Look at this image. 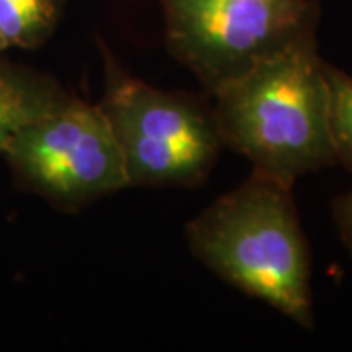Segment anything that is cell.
<instances>
[{
	"mask_svg": "<svg viewBox=\"0 0 352 352\" xmlns=\"http://www.w3.org/2000/svg\"><path fill=\"white\" fill-rule=\"evenodd\" d=\"M16 184L61 212H80L129 188L122 151L100 104L76 98L0 145Z\"/></svg>",
	"mask_w": 352,
	"mask_h": 352,
	"instance_id": "cell-4",
	"label": "cell"
},
{
	"mask_svg": "<svg viewBox=\"0 0 352 352\" xmlns=\"http://www.w3.org/2000/svg\"><path fill=\"white\" fill-rule=\"evenodd\" d=\"M329 126L337 163L352 173V76L327 65Z\"/></svg>",
	"mask_w": 352,
	"mask_h": 352,
	"instance_id": "cell-8",
	"label": "cell"
},
{
	"mask_svg": "<svg viewBox=\"0 0 352 352\" xmlns=\"http://www.w3.org/2000/svg\"><path fill=\"white\" fill-rule=\"evenodd\" d=\"M100 108L122 151L129 188H194L214 170L223 141L214 112L182 92H168L129 75L100 43Z\"/></svg>",
	"mask_w": 352,
	"mask_h": 352,
	"instance_id": "cell-3",
	"label": "cell"
},
{
	"mask_svg": "<svg viewBox=\"0 0 352 352\" xmlns=\"http://www.w3.org/2000/svg\"><path fill=\"white\" fill-rule=\"evenodd\" d=\"M65 0H0V34L8 50H39L55 34Z\"/></svg>",
	"mask_w": 352,
	"mask_h": 352,
	"instance_id": "cell-7",
	"label": "cell"
},
{
	"mask_svg": "<svg viewBox=\"0 0 352 352\" xmlns=\"http://www.w3.org/2000/svg\"><path fill=\"white\" fill-rule=\"evenodd\" d=\"M4 51H8V45H6V41H4L2 34H0V55H4Z\"/></svg>",
	"mask_w": 352,
	"mask_h": 352,
	"instance_id": "cell-10",
	"label": "cell"
},
{
	"mask_svg": "<svg viewBox=\"0 0 352 352\" xmlns=\"http://www.w3.org/2000/svg\"><path fill=\"white\" fill-rule=\"evenodd\" d=\"M170 55L212 94L252 67L314 36V0H163Z\"/></svg>",
	"mask_w": 352,
	"mask_h": 352,
	"instance_id": "cell-5",
	"label": "cell"
},
{
	"mask_svg": "<svg viewBox=\"0 0 352 352\" xmlns=\"http://www.w3.org/2000/svg\"><path fill=\"white\" fill-rule=\"evenodd\" d=\"M223 145L252 170L294 186L337 163L329 126L327 63L314 36L276 51L212 94Z\"/></svg>",
	"mask_w": 352,
	"mask_h": 352,
	"instance_id": "cell-1",
	"label": "cell"
},
{
	"mask_svg": "<svg viewBox=\"0 0 352 352\" xmlns=\"http://www.w3.org/2000/svg\"><path fill=\"white\" fill-rule=\"evenodd\" d=\"M71 96L55 76L6 61L0 55V145Z\"/></svg>",
	"mask_w": 352,
	"mask_h": 352,
	"instance_id": "cell-6",
	"label": "cell"
},
{
	"mask_svg": "<svg viewBox=\"0 0 352 352\" xmlns=\"http://www.w3.org/2000/svg\"><path fill=\"white\" fill-rule=\"evenodd\" d=\"M190 252L219 280L314 327L311 256L292 186L252 170L184 227Z\"/></svg>",
	"mask_w": 352,
	"mask_h": 352,
	"instance_id": "cell-2",
	"label": "cell"
},
{
	"mask_svg": "<svg viewBox=\"0 0 352 352\" xmlns=\"http://www.w3.org/2000/svg\"><path fill=\"white\" fill-rule=\"evenodd\" d=\"M333 212H335V223L339 227L340 239L352 252V188L335 200Z\"/></svg>",
	"mask_w": 352,
	"mask_h": 352,
	"instance_id": "cell-9",
	"label": "cell"
}]
</instances>
